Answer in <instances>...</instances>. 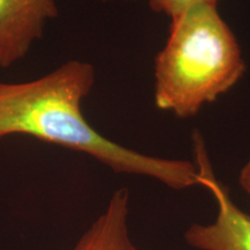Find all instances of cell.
<instances>
[{"instance_id": "cell-5", "label": "cell", "mask_w": 250, "mask_h": 250, "mask_svg": "<svg viewBox=\"0 0 250 250\" xmlns=\"http://www.w3.org/2000/svg\"><path fill=\"white\" fill-rule=\"evenodd\" d=\"M130 193L121 188L72 250H137L129 228Z\"/></svg>"}, {"instance_id": "cell-1", "label": "cell", "mask_w": 250, "mask_h": 250, "mask_svg": "<svg viewBox=\"0 0 250 250\" xmlns=\"http://www.w3.org/2000/svg\"><path fill=\"white\" fill-rule=\"evenodd\" d=\"M94 81L92 64L70 61L36 80L0 83V140L26 134L86 153L116 173L151 177L175 190L201 186L195 162L143 154L94 129L81 112Z\"/></svg>"}, {"instance_id": "cell-3", "label": "cell", "mask_w": 250, "mask_h": 250, "mask_svg": "<svg viewBox=\"0 0 250 250\" xmlns=\"http://www.w3.org/2000/svg\"><path fill=\"white\" fill-rule=\"evenodd\" d=\"M193 149L201 186L217 202L218 212L211 224H192L184 240L197 250H250V214L237 206L212 169L201 134H193Z\"/></svg>"}, {"instance_id": "cell-2", "label": "cell", "mask_w": 250, "mask_h": 250, "mask_svg": "<svg viewBox=\"0 0 250 250\" xmlns=\"http://www.w3.org/2000/svg\"><path fill=\"white\" fill-rule=\"evenodd\" d=\"M246 64L217 4L193 6L171 19L155 58L154 101L180 118L196 115L241 79Z\"/></svg>"}, {"instance_id": "cell-7", "label": "cell", "mask_w": 250, "mask_h": 250, "mask_svg": "<svg viewBox=\"0 0 250 250\" xmlns=\"http://www.w3.org/2000/svg\"><path fill=\"white\" fill-rule=\"evenodd\" d=\"M240 187L250 196V160L243 166L239 176Z\"/></svg>"}, {"instance_id": "cell-6", "label": "cell", "mask_w": 250, "mask_h": 250, "mask_svg": "<svg viewBox=\"0 0 250 250\" xmlns=\"http://www.w3.org/2000/svg\"><path fill=\"white\" fill-rule=\"evenodd\" d=\"M201 4H217V0H148L153 11L169 15L170 19Z\"/></svg>"}, {"instance_id": "cell-4", "label": "cell", "mask_w": 250, "mask_h": 250, "mask_svg": "<svg viewBox=\"0 0 250 250\" xmlns=\"http://www.w3.org/2000/svg\"><path fill=\"white\" fill-rule=\"evenodd\" d=\"M57 15L55 0H0V67L22 59Z\"/></svg>"}]
</instances>
